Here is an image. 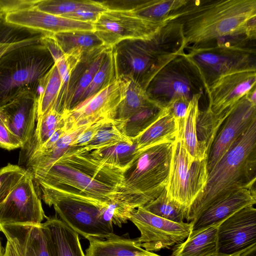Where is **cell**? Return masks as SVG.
<instances>
[{
	"instance_id": "cell-1",
	"label": "cell",
	"mask_w": 256,
	"mask_h": 256,
	"mask_svg": "<svg viewBox=\"0 0 256 256\" xmlns=\"http://www.w3.org/2000/svg\"><path fill=\"white\" fill-rule=\"evenodd\" d=\"M169 16L181 24L186 48L234 34L256 40V0H188Z\"/></svg>"
},
{
	"instance_id": "cell-2",
	"label": "cell",
	"mask_w": 256,
	"mask_h": 256,
	"mask_svg": "<svg viewBox=\"0 0 256 256\" xmlns=\"http://www.w3.org/2000/svg\"><path fill=\"white\" fill-rule=\"evenodd\" d=\"M256 180V120L208 172L206 186L185 218L190 222L217 201L240 190L252 189Z\"/></svg>"
},
{
	"instance_id": "cell-3",
	"label": "cell",
	"mask_w": 256,
	"mask_h": 256,
	"mask_svg": "<svg viewBox=\"0 0 256 256\" xmlns=\"http://www.w3.org/2000/svg\"><path fill=\"white\" fill-rule=\"evenodd\" d=\"M255 40L246 34L222 37L187 46L184 54L198 71L205 90L220 77L234 72L256 70Z\"/></svg>"
},
{
	"instance_id": "cell-4",
	"label": "cell",
	"mask_w": 256,
	"mask_h": 256,
	"mask_svg": "<svg viewBox=\"0 0 256 256\" xmlns=\"http://www.w3.org/2000/svg\"><path fill=\"white\" fill-rule=\"evenodd\" d=\"M172 144L163 143L138 151L123 173L119 192L124 202L136 209L156 198L165 189Z\"/></svg>"
},
{
	"instance_id": "cell-5",
	"label": "cell",
	"mask_w": 256,
	"mask_h": 256,
	"mask_svg": "<svg viewBox=\"0 0 256 256\" xmlns=\"http://www.w3.org/2000/svg\"><path fill=\"white\" fill-rule=\"evenodd\" d=\"M42 42L11 50L0 58V108L26 93L37 94L42 78L54 65Z\"/></svg>"
},
{
	"instance_id": "cell-6",
	"label": "cell",
	"mask_w": 256,
	"mask_h": 256,
	"mask_svg": "<svg viewBox=\"0 0 256 256\" xmlns=\"http://www.w3.org/2000/svg\"><path fill=\"white\" fill-rule=\"evenodd\" d=\"M44 202L52 206L60 218L86 238H106L113 228L105 220L108 202L70 190L38 185Z\"/></svg>"
},
{
	"instance_id": "cell-7",
	"label": "cell",
	"mask_w": 256,
	"mask_h": 256,
	"mask_svg": "<svg viewBox=\"0 0 256 256\" xmlns=\"http://www.w3.org/2000/svg\"><path fill=\"white\" fill-rule=\"evenodd\" d=\"M208 175L207 158L196 160L186 148L182 139L176 140L166 190L167 196L181 206L186 214L204 190Z\"/></svg>"
},
{
	"instance_id": "cell-8",
	"label": "cell",
	"mask_w": 256,
	"mask_h": 256,
	"mask_svg": "<svg viewBox=\"0 0 256 256\" xmlns=\"http://www.w3.org/2000/svg\"><path fill=\"white\" fill-rule=\"evenodd\" d=\"M205 90L196 68L184 52L164 66L152 78L146 92L148 97L165 106L172 98L182 96L189 100Z\"/></svg>"
},
{
	"instance_id": "cell-9",
	"label": "cell",
	"mask_w": 256,
	"mask_h": 256,
	"mask_svg": "<svg viewBox=\"0 0 256 256\" xmlns=\"http://www.w3.org/2000/svg\"><path fill=\"white\" fill-rule=\"evenodd\" d=\"M169 21L142 18L131 10L110 9L102 12L92 23L94 32L109 48L126 40H148Z\"/></svg>"
},
{
	"instance_id": "cell-10",
	"label": "cell",
	"mask_w": 256,
	"mask_h": 256,
	"mask_svg": "<svg viewBox=\"0 0 256 256\" xmlns=\"http://www.w3.org/2000/svg\"><path fill=\"white\" fill-rule=\"evenodd\" d=\"M30 172L38 185L77 192L105 201L122 200L118 188L63 161L58 160L44 169Z\"/></svg>"
},
{
	"instance_id": "cell-11",
	"label": "cell",
	"mask_w": 256,
	"mask_h": 256,
	"mask_svg": "<svg viewBox=\"0 0 256 256\" xmlns=\"http://www.w3.org/2000/svg\"><path fill=\"white\" fill-rule=\"evenodd\" d=\"M130 220L140 232L136 245L148 252H157L183 242L192 230L190 222H176L160 218L140 206L132 210Z\"/></svg>"
},
{
	"instance_id": "cell-12",
	"label": "cell",
	"mask_w": 256,
	"mask_h": 256,
	"mask_svg": "<svg viewBox=\"0 0 256 256\" xmlns=\"http://www.w3.org/2000/svg\"><path fill=\"white\" fill-rule=\"evenodd\" d=\"M34 182L27 170L0 204V225H39L46 218Z\"/></svg>"
},
{
	"instance_id": "cell-13",
	"label": "cell",
	"mask_w": 256,
	"mask_h": 256,
	"mask_svg": "<svg viewBox=\"0 0 256 256\" xmlns=\"http://www.w3.org/2000/svg\"><path fill=\"white\" fill-rule=\"evenodd\" d=\"M125 84L118 76L112 83L80 103L68 112H64L68 130L92 124L103 120H114L121 102Z\"/></svg>"
},
{
	"instance_id": "cell-14",
	"label": "cell",
	"mask_w": 256,
	"mask_h": 256,
	"mask_svg": "<svg viewBox=\"0 0 256 256\" xmlns=\"http://www.w3.org/2000/svg\"><path fill=\"white\" fill-rule=\"evenodd\" d=\"M256 244V209L248 206L218 226V245L222 256H237Z\"/></svg>"
},
{
	"instance_id": "cell-15",
	"label": "cell",
	"mask_w": 256,
	"mask_h": 256,
	"mask_svg": "<svg viewBox=\"0 0 256 256\" xmlns=\"http://www.w3.org/2000/svg\"><path fill=\"white\" fill-rule=\"evenodd\" d=\"M255 120L256 104L245 95L232 108L218 131L208 156V172Z\"/></svg>"
},
{
	"instance_id": "cell-16",
	"label": "cell",
	"mask_w": 256,
	"mask_h": 256,
	"mask_svg": "<svg viewBox=\"0 0 256 256\" xmlns=\"http://www.w3.org/2000/svg\"><path fill=\"white\" fill-rule=\"evenodd\" d=\"M256 70L239 71L224 75L207 88L208 108L215 116L228 112L256 86Z\"/></svg>"
},
{
	"instance_id": "cell-17",
	"label": "cell",
	"mask_w": 256,
	"mask_h": 256,
	"mask_svg": "<svg viewBox=\"0 0 256 256\" xmlns=\"http://www.w3.org/2000/svg\"><path fill=\"white\" fill-rule=\"evenodd\" d=\"M4 20L10 26L50 34L78 30L94 32L91 22L53 15L34 8L8 14L4 16Z\"/></svg>"
},
{
	"instance_id": "cell-18",
	"label": "cell",
	"mask_w": 256,
	"mask_h": 256,
	"mask_svg": "<svg viewBox=\"0 0 256 256\" xmlns=\"http://www.w3.org/2000/svg\"><path fill=\"white\" fill-rule=\"evenodd\" d=\"M37 106V94L26 93L0 108V115L6 126L20 142L22 148L34 135Z\"/></svg>"
},
{
	"instance_id": "cell-19",
	"label": "cell",
	"mask_w": 256,
	"mask_h": 256,
	"mask_svg": "<svg viewBox=\"0 0 256 256\" xmlns=\"http://www.w3.org/2000/svg\"><path fill=\"white\" fill-rule=\"evenodd\" d=\"M256 203L255 188H243L214 203L193 220L190 222L192 231L220 224L240 210Z\"/></svg>"
},
{
	"instance_id": "cell-20",
	"label": "cell",
	"mask_w": 256,
	"mask_h": 256,
	"mask_svg": "<svg viewBox=\"0 0 256 256\" xmlns=\"http://www.w3.org/2000/svg\"><path fill=\"white\" fill-rule=\"evenodd\" d=\"M46 219L42 226L51 256H86L76 232L56 214Z\"/></svg>"
},
{
	"instance_id": "cell-21",
	"label": "cell",
	"mask_w": 256,
	"mask_h": 256,
	"mask_svg": "<svg viewBox=\"0 0 256 256\" xmlns=\"http://www.w3.org/2000/svg\"><path fill=\"white\" fill-rule=\"evenodd\" d=\"M58 160L76 168L100 182L118 188L119 192L122 180V170L96 161L84 152L69 151Z\"/></svg>"
},
{
	"instance_id": "cell-22",
	"label": "cell",
	"mask_w": 256,
	"mask_h": 256,
	"mask_svg": "<svg viewBox=\"0 0 256 256\" xmlns=\"http://www.w3.org/2000/svg\"><path fill=\"white\" fill-rule=\"evenodd\" d=\"M178 130L176 120L165 106L155 120L144 130L132 138L138 151L156 144L174 142L178 138Z\"/></svg>"
},
{
	"instance_id": "cell-23",
	"label": "cell",
	"mask_w": 256,
	"mask_h": 256,
	"mask_svg": "<svg viewBox=\"0 0 256 256\" xmlns=\"http://www.w3.org/2000/svg\"><path fill=\"white\" fill-rule=\"evenodd\" d=\"M86 256H161L137 246L134 239L114 233L106 238H89Z\"/></svg>"
},
{
	"instance_id": "cell-24",
	"label": "cell",
	"mask_w": 256,
	"mask_h": 256,
	"mask_svg": "<svg viewBox=\"0 0 256 256\" xmlns=\"http://www.w3.org/2000/svg\"><path fill=\"white\" fill-rule=\"evenodd\" d=\"M220 224L192 231L183 242L174 246L171 256H222L218 245Z\"/></svg>"
},
{
	"instance_id": "cell-25",
	"label": "cell",
	"mask_w": 256,
	"mask_h": 256,
	"mask_svg": "<svg viewBox=\"0 0 256 256\" xmlns=\"http://www.w3.org/2000/svg\"><path fill=\"white\" fill-rule=\"evenodd\" d=\"M64 54L82 52L84 56L100 53L108 48L91 31H72L52 34Z\"/></svg>"
},
{
	"instance_id": "cell-26",
	"label": "cell",
	"mask_w": 256,
	"mask_h": 256,
	"mask_svg": "<svg viewBox=\"0 0 256 256\" xmlns=\"http://www.w3.org/2000/svg\"><path fill=\"white\" fill-rule=\"evenodd\" d=\"M122 77L124 79L125 88L114 120H126L156 101L148 97L146 90L138 82L130 78Z\"/></svg>"
},
{
	"instance_id": "cell-27",
	"label": "cell",
	"mask_w": 256,
	"mask_h": 256,
	"mask_svg": "<svg viewBox=\"0 0 256 256\" xmlns=\"http://www.w3.org/2000/svg\"><path fill=\"white\" fill-rule=\"evenodd\" d=\"M84 152L96 161L124 172L139 152L133 140L132 142H122L107 148Z\"/></svg>"
},
{
	"instance_id": "cell-28",
	"label": "cell",
	"mask_w": 256,
	"mask_h": 256,
	"mask_svg": "<svg viewBox=\"0 0 256 256\" xmlns=\"http://www.w3.org/2000/svg\"><path fill=\"white\" fill-rule=\"evenodd\" d=\"M87 126H80L68 130L49 150L39 154L30 156L28 160V170L33 172L44 169L74 149L75 147L72 146V143Z\"/></svg>"
},
{
	"instance_id": "cell-29",
	"label": "cell",
	"mask_w": 256,
	"mask_h": 256,
	"mask_svg": "<svg viewBox=\"0 0 256 256\" xmlns=\"http://www.w3.org/2000/svg\"><path fill=\"white\" fill-rule=\"evenodd\" d=\"M201 94L194 96L188 108L183 134L181 139L190 154L196 160H202L208 158V152L198 140L196 122Z\"/></svg>"
},
{
	"instance_id": "cell-30",
	"label": "cell",
	"mask_w": 256,
	"mask_h": 256,
	"mask_svg": "<svg viewBox=\"0 0 256 256\" xmlns=\"http://www.w3.org/2000/svg\"><path fill=\"white\" fill-rule=\"evenodd\" d=\"M188 0H134L131 10L138 16L150 20H170V14L186 4Z\"/></svg>"
},
{
	"instance_id": "cell-31",
	"label": "cell",
	"mask_w": 256,
	"mask_h": 256,
	"mask_svg": "<svg viewBox=\"0 0 256 256\" xmlns=\"http://www.w3.org/2000/svg\"><path fill=\"white\" fill-rule=\"evenodd\" d=\"M61 87V78L54 64L40 82L38 92L36 119L56 104Z\"/></svg>"
},
{
	"instance_id": "cell-32",
	"label": "cell",
	"mask_w": 256,
	"mask_h": 256,
	"mask_svg": "<svg viewBox=\"0 0 256 256\" xmlns=\"http://www.w3.org/2000/svg\"><path fill=\"white\" fill-rule=\"evenodd\" d=\"M164 106L156 102L126 120H118L122 132L130 139L136 137L156 118Z\"/></svg>"
},
{
	"instance_id": "cell-33",
	"label": "cell",
	"mask_w": 256,
	"mask_h": 256,
	"mask_svg": "<svg viewBox=\"0 0 256 256\" xmlns=\"http://www.w3.org/2000/svg\"><path fill=\"white\" fill-rule=\"evenodd\" d=\"M132 141V139L124 134L116 120H109L100 128L88 144L75 152H90L122 142Z\"/></svg>"
},
{
	"instance_id": "cell-34",
	"label": "cell",
	"mask_w": 256,
	"mask_h": 256,
	"mask_svg": "<svg viewBox=\"0 0 256 256\" xmlns=\"http://www.w3.org/2000/svg\"><path fill=\"white\" fill-rule=\"evenodd\" d=\"M118 77L114 54L112 48L107 51L100 66L82 95L80 103L112 83Z\"/></svg>"
},
{
	"instance_id": "cell-35",
	"label": "cell",
	"mask_w": 256,
	"mask_h": 256,
	"mask_svg": "<svg viewBox=\"0 0 256 256\" xmlns=\"http://www.w3.org/2000/svg\"><path fill=\"white\" fill-rule=\"evenodd\" d=\"M143 207L154 214L174 222H182L186 218V210L167 196L166 188L156 198Z\"/></svg>"
},
{
	"instance_id": "cell-36",
	"label": "cell",
	"mask_w": 256,
	"mask_h": 256,
	"mask_svg": "<svg viewBox=\"0 0 256 256\" xmlns=\"http://www.w3.org/2000/svg\"><path fill=\"white\" fill-rule=\"evenodd\" d=\"M36 120V127L34 134V149L44 144L55 131L65 123L64 113L58 111L54 106Z\"/></svg>"
},
{
	"instance_id": "cell-37",
	"label": "cell",
	"mask_w": 256,
	"mask_h": 256,
	"mask_svg": "<svg viewBox=\"0 0 256 256\" xmlns=\"http://www.w3.org/2000/svg\"><path fill=\"white\" fill-rule=\"evenodd\" d=\"M32 256H51L42 223L39 225H16Z\"/></svg>"
},
{
	"instance_id": "cell-38",
	"label": "cell",
	"mask_w": 256,
	"mask_h": 256,
	"mask_svg": "<svg viewBox=\"0 0 256 256\" xmlns=\"http://www.w3.org/2000/svg\"><path fill=\"white\" fill-rule=\"evenodd\" d=\"M92 0H37L34 8L53 15L63 16L85 6Z\"/></svg>"
},
{
	"instance_id": "cell-39",
	"label": "cell",
	"mask_w": 256,
	"mask_h": 256,
	"mask_svg": "<svg viewBox=\"0 0 256 256\" xmlns=\"http://www.w3.org/2000/svg\"><path fill=\"white\" fill-rule=\"evenodd\" d=\"M27 170L12 164L0 169V204L5 200Z\"/></svg>"
},
{
	"instance_id": "cell-40",
	"label": "cell",
	"mask_w": 256,
	"mask_h": 256,
	"mask_svg": "<svg viewBox=\"0 0 256 256\" xmlns=\"http://www.w3.org/2000/svg\"><path fill=\"white\" fill-rule=\"evenodd\" d=\"M107 10L108 8L102 2L92 0L88 5L77 10L72 13L62 16L77 21L92 24L102 12Z\"/></svg>"
},
{
	"instance_id": "cell-41",
	"label": "cell",
	"mask_w": 256,
	"mask_h": 256,
	"mask_svg": "<svg viewBox=\"0 0 256 256\" xmlns=\"http://www.w3.org/2000/svg\"><path fill=\"white\" fill-rule=\"evenodd\" d=\"M190 100L184 96H176L166 105L176 120L178 130V138L181 139L182 138L186 116Z\"/></svg>"
},
{
	"instance_id": "cell-42",
	"label": "cell",
	"mask_w": 256,
	"mask_h": 256,
	"mask_svg": "<svg viewBox=\"0 0 256 256\" xmlns=\"http://www.w3.org/2000/svg\"><path fill=\"white\" fill-rule=\"evenodd\" d=\"M108 120H101L87 126L79 134L72 146L78 148L84 146Z\"/></svg>"
},
{
	"instance_id": "cell-43",
	"label": "cell",
	"mask_w": 256,
	"mask_h": 256,
	"mask_svg": "<svg viewBox=\"0 0 256 256\" xmlns=\"http://www.w3.org/2000/svg\"><path fill=\"white\" fill-rule=\"evenodd\" d=\"M37 0H0V14L6 15L22 10L34 8Z\"/></svg>"
},
{
	"instance_id": "cell-44",
	"label": "cell",
	"mask_w": 256,
	"mask_h": 256,
	"mask_svg": "<svg viewBox=\"0 0 256 256\" xmlns=\"http://www.w3.org/2000/svg\"><path fill=\"white\" fill-rule=\"evenodd\" d=\"M0 148L9 150L22 148L20 142L7 128L0 115Z\"/></svg>"
},
{
	"instance_id": "cell-45",
	"label": "cell",
	"mask_w": 256,
	"mask_h": 256,
	"mask_svg": "<svg viewBox=\"0 0 256 256\" xmlns=\"http://www.w3.org/2000/svg\"><path fill=\"white\" fill-rule=\"evenodd\" d=\"M0 228L6 240L4 256H22L18 240L10 226L0 225Z\"/></svg>"
},
{
	"instance_id": "cell-46",
	"label": "cell",
	"mask_w": 256,
	"mask_h": 256,
	"mask_svg": "<svg viewBox=\"0 0 256 256\" xmlns=\"http://www.w3.org/2000/svg\"><path fill=\"white\" fill-rule=\"evenodd\" d=\"M43 36L42 34L38 32L34 36L20 40L12 42L0 41V58L6 52L14 48L26 44L40 42Z\"/></svg>"
},
{
	"instance_id": "cell-47",
	"label": "cell",
	"mask_w": 256,
	"mask_h": 256,
	"mask_svg": "<svg viewBox=\"0 0 256 256\" xmlns=\"http://www.w3.org/2000/svg\"><path fill=\"white\" fill-rule=\"evenodd\" d=\"M237 256H256V244Z\"/></svg>"
},
{
	"instance_id": "cell-48",
	"label": "cell",
	"mask_w": 256,
	"mask_h": 256,
	"mask_svg": "<svg viewBox=\"0 0 256 256\" xmlns=\"http://www.w3.org/2000/svg\"><path fill=\"white\" fill-rule=\"evenodd\" d=\"M0 232H1V229L0 228ZM5 253V248L2 246V242L0 238V256H4Z\"/></svg>"
},
{
	"instance_id": "cell-49",
	"label": "cell",
	"mask_w": 256,
	"mask_h": 256,
	"mask_svg": "<svg viewBox=\"0 0 256 256\" xmlns=\"http://www.w3.org/2000/svg\"><path fill=\"white\" fill-rule=\"evenodd\" d=\"M0 16H1V15H0Z\"/></svg>"
}]
</instances>
